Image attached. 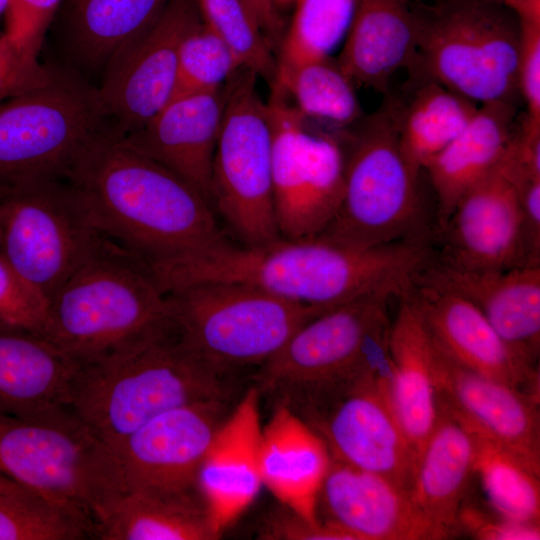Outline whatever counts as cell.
Here are the masks:
<instances>
[{"label":"cell","mask_w":540,"mask_h":540,"mask_svg":"<svg viewBox=\"0 0 540 540\" xmlns=\"http://www.w3.org/2000/svg\"><path fill=\"white\" fill-rule=\"evenodd\" d=\"M432 255L424 239L355 249L318 236L255 246H235L225 238L148 266L165 293L197 283H234L327 310L372 293L400 298Z\"/></svg>","instance_id":"cell-1"},{"label":"cell","mask_w":540,"mask_h":540,"mask_svg":"<svg viewBox=\"0 0 540 540\" xmlns=\"http://www.w3.org/2000/svg\"><path fill=\"white\" fill-rule=\"evenodd\" d=\"M64 179L97 232L148 265L225 239L192 185L112 127L88 141Z\"/></svg>","instance_id":"cell-2"},{"label":"cell","mask_w":540,"mask_h":540,"mask_svg":"<svg viewBox=\"0 0 540 540\" xmlns=\"http://www.w3.org/2000/svg\"><path fill=\"white\" fill-rule=\"evenodd\" d=\"M224 377L191 355L170 328L90 363L73 379L69 411L113 447L155 416L208 400L232 401Z\"/></svg>","instance_id":"cell-3"},{"label":"cell","mask_w":540,"mask_h":540,"mask_svg":"<svg viewBox=\"0 0 540 540\" xmlns=\"http://www.w3.org/2000/svg\"><path fill=\"white\" fill-rule=\"evenodd\" d=\"M170 327L148 265L103 237L50 301L42 335L81 366Z\"/></svg>","instance_id":"cell-4"},{"label":"cell","mask_w":540,"mask_h":540,"mask_svg":"<svg viewBox=\"0 0 540 540\" xmlns=\"http://www.w3.org/2000/svg\"><path fill=\"white\" fill-rule=\"evenodd\" d=\"M391 298L366 294L307 321L259 366L260 394L303 418L387 366Z\"/></svg>","instance_id":"cell-5"},{"label":"cell","mask_w":540,"mask_h":540,"mask_svg":"<svg viewBox=\"0 0 540 540\" xmlns=\"http://www.w3.org/2000/svg\"><path fill=\"white\" fill-rule=\"evenodd\" d=\"M0 471L96 539L128 491L119 459L69 409L20 419L0 415Z\"/></svg>","instance_id":"cell-6"},{"label":"cell","mask_w":540,"mask_h":540,"mask_svg":"<svg viewBox=\"0 0 540 540\" xmlns=\"http://www.w3.org/2000/svg\"><path fill=\"white\" fill-rule=\"evenodd\" d=\"M417 55L410 75L431 78L477 105L515 103L520 24L490 0H409Z\"/></svg>","instance_id":"cell-7"},{"label":"cell","mask_w":540,"mask_h":540,"mask_svg":"<svg viewBox=\"0 0 540 540\" xmlns=\"http://www.w3.org/2000/svg\"><path fill=\"white\" fill-rule=\"evenodd\" d=\"M166 296L179 342L224 377L262 365L298 328L326 311L234 283L191 284Z\"/></svg>","instance_id":"cell-8"},{"label":"cell","mask_w":540,"mask_h":540,"mask_svg":"<svg viewBox=\"0 0 540 540\" xmlns=\"http://www.w3.org/2000/svg\"><path fill=\"white\" fill-rule=\"evenodd\" d=\"M418 175L401 151L393 105L386 96L364 123L345 162L341 205L318 237L355 249L427 238Z\"/></svg>","instance_id":"cell-9"},{"label":"cell","mask_w":540,"mask_h":540,"mask_svg":"<svg viewBox=\"0 0 540 540\" xmlns=\"http://www.w3.org/2000/svg\"><path fill=\"white\" fill-rule=\"evenodd\" d=\"M105 118L95 89L58 73L0 104V185L64 179Z\"/></svg>","instance_id":"cell-10"},{"label":"cell","mask_w":540,"mask_h":540,"mask_svg":"<svg viewBox=\"0 0 540 540\" xmlns=\"http://www.w3.org/2000/svg\"><path fill=\"white\" fill-rule=\"evenodd\" d=\"M102 239L65 179L11 186L4 198L0 256L48 306Z\"/></svg>","instance_id":"cell-11"},{"label":"cell","mask_w":540,"mask_h":540,"mask_svg":"<svg viewBox=\"0 0 540 540\" xmlns=\"http://www.w3.org/2000/svg\"><path fill=\"white\" fill-rule=\"evenodd\" d=\"M256 75L239 69L227 98L212 166V200L244 245L280 238L272 179V127Z\"/></svg>","instance_id":"cell-12"},{"label":"cell","mask_w":540,"mask_h":540,"mask_svg":"<svg viewBox=\"0 0 540 540\" xmlns=\"http://www.w3.org/2000/svg\"><path fill=\"white\" fill-rule=\"evenodd\" d=\"M272 127L274 208L280 236H319L342 202L345 161L338 141L308 130L287 96L272 89L267 103Z\"/></svg>","instance_id":"cell-13"},{"label":"cell","mask_w":540,"mask_h":540,"mask_svg":"<svg viewBox=\"0 0 540 540\" xmlns=\"http://www.w3.org/2000/svg\"><path fill=\"white\" fill-rule=\"evenodd\" d=\"M391 379L392 368L375 371L302 419L323 439L330 457L410 493L416 458L393 410Z\"/></svg>","instance_id":"cell-14"},{"label":"cell","mask_w":540,"mask_h":540,"mask_svg":"<svg viewBox=\"0 0 540 540\" xmlns=\"http://www.w3.org/2000/svg\"><path fill=\"white\" fill-rule=\"evenodd\" d=\"M201 20L196 0H169L153 26L108 66L96 91L115 131L125 136L139 129L169 103L181 43Z\"/></svg>","instance_id":"cell-15"},{"label":"cell","mask_w":540,"mask_h":540,"mask_svg":"<svg viewBox=\"0 0 540 540\" xmlns=\"http://www.w3.org/2000/svg\"><path fill=\"white\" fill-rule=\"evenodd\" d=\"M230 403L208 399L169 409L115 444L128 490L198 492L200 467Z\"/></svg>","instance_id":"cell-16"},{"label":"cell","mask_w":540,"mask_h":540,"mask_svg":"<svg viewBox=\"0 0 540 540\" xmlns=\"http://www.w3.org/2000/svg\"><path fill=\"white\" fill-rule=\"evenodd\" d=\"M431 342L436 400L479 438L540 475V397L460 365Z\"/></svg>","instance_id":"cell-17"},{"label":"cell","mask_w":540,"mask_h":540,"mask_svg":"<svg viewBox=\"0 0 540 540\" xmlns=\"http://www.w3.org/2000/svg\"><path fill=\"white\" fill-rule=\"evenodd\" d=\"M438 232L443 247L435 257L442 263L481 271L532 265L519 191L502 160L459 200Z\"/></svg>","instance_id":"cell-18"},{"label":"cell","mask_w":540,"mask_h":540,"mask_svg":"<svg viewBox=\"0 0 540 540\" xmlns=\"http://www.w3.org/2000/svg\"><path fill=\"white\" fill-rule=\"evenodd\" d=\"M437 346L460 365L540 396L539 370L523 362L482 313L454 291L419 276L405 294Z\"/></svg>","instance_id":"cell-19"},{"label":"cell","mask_w":540,"mask_h":540,"mask_svg":"<svg viewBox=\"0 0 540 540\" xmlns=\"http://www.w3.org/2000/svg\"><path fill=\"white\" fill-rule=\"evenodd\" d=\"M317 519L355 540H442L410 493L388 479L330 457L317 497Z\"/></svg>","instance_id":"cell-20"},{"label":"cell","mask_w":540,"mask_h":540,"mask_svg":"<svg viewBox=\"0 0 540 540\" xmlns=\"http://www.w3.org/2000/svg\"><path fill=\"white\" fill-rule=\"evenodd\" d=\"M419 276L471 302L514 353L539 370L540 265L481 271L454 267L434 257Z\"/></svg>","instance_id":"cell-21"},{"label":"cell","mask_w":540,"mask_h":540,"mask_svg":"<svg viewBox=\"0 0 540 540\" xmlns=\"http://www.w3.org/2000/svg\"><path fill=\"white\" fill-rule=\"evenodd\" d=\"M227 83V82H226ZM226 83L172 99L125 138L192 185L211 205L212 166L221 129Z\"/></svg>","instance_id":"cell-22"},{"label":"cell","mask_w":540,"mask_h":540,"mask_svg":"<svg viewBox=\"0 0 540 540\" xmlns=\"http://www.w3.org/2000/svg\"><path fill=\"white\" fill-rule=\"evenodd\" d=\"M258 388L251 386L217 430L198 475V488L218 535L254 501L262 485Z\"/></svg>","instance_id":"cell-23"},{"label":"cell","mask_w":540,"mask_h":540,"mask_svg":"<svg viewBox=\"0 0 540 540\" xmlns=\"http://www.w3.org/2000/svg\"><path fill=\"white\" fill-rule=\"evenodd\" d=\"M79 367L42 334L0 322V415L31 419L68 409Z\"/></svg>","instance_id":"cell-24"},{"label":"cell","mask_w":540,"mask_h":540,"mask_svg":"<svg viewBox=\"0 0 540 540\" xmlns=\"http://www.w3.org/2000/svg\"><path fill=\"white\" fill-rule=\"evenodd\" d=\"M478 452L477 435L437 401L436 423L419 457L410 497L444 539L459 536Z\"/></svg>","instance_id":"cell-25"},{"label":"cell","mask_w":540,"mask_h":540,"mask_svg":"<svg viewBox=\"0 0 540 540\" xmlns=\"http://www.w3.org/2000/svg\"><path fill=\"white\" fill-rule=\"evenodd\" d=\"M417 46L409 0H358L339 67L356 86L387 95L399 71H412Z\"/></svg>","instance_id":"cell-26"},{"label":"cell","mask_w":540,"mask_h":540,"mask_svg":"<svg viewBox=\"0 0 540 540\" xmlns=\"http://www.w3.org/2000/svg\"><path fill=\"white\" fill-rule=\"evenodd\" d=\"M262 484L280 504L318 522L317 497L330 463L323 439L291 409L277 405L262 428Z\"/></svg>","instance_id":"cell-27"},{"label":"cell","mask_w":540,"mask_h":540,"mask_svg":"<svg viewBox=\"0 0 540 540\" xmlns=\"http://www.w3.org/2000/svg\"><path fill=\"white\" fill-rule=\"evenodd\" d=\"M512 102L479 105L467 126L426 165L436 196L438 230L459 200L502 160L516 123Z\"/></svg>","instance_id":"cell-28"},{"label":"cell","mask_w":540,"mask_h":540,"mask_svg":"<svg viewBox=\"0 0 540 540\" xmlns=\"http://www.w3.org/2000/svg\"><path fill=\"white\" fill-rule=\"evenodd\" d=\"M399 299L388 338L392 365L390 394L393 410L417 466L437 419L431 371L432 342L416 306L406 295Z\"/></svg>","instance_id":"cell-29"},{"label":"cell","mask_w":540,"mask_h":540,"mask_svg":"<svg viewBox=\"0 0 540 540\" xmlns=\"http://www.w3.org/2000/svg\"><path fill=\"white\" fill-rule=\"evenodd\" d=\"M388 96V95H387ZM401 151L419 172L467 126L479 105L441 83L411 75L409 95L388 96Z\"/></svg>","instance_id":"cell-30"},{"label":"cell","mask_w":540,"mask_h":540,"mask_svg":"<svg viewBox=\"0 0 540 540\" xmlns=\"http://www.w3.org/2000/svg\"><path fill=\"white\" fill-rule=\"evenodd\" d=\"M201 493L128 490L98 528L101 540H214Z\"/></svg>","instance_id":"cell-31"},{"label":"cell","mask_w":540,"mask_h":540,"mask_svg":"<svg viewBox=\"0 0 540 540\" xmlns=\"http://www.w3.org/2000/svg\"><path fill=\"white\" fill-rule=\"evenodd\" d=\"M168 1L72 0L68 21L74 55L92 68L107 69L153 26Z\"/></svg>","instance_id":"cell-32"},{"label":"cell","mask_w":540,"mask_h":540,"mask_svg":"<svg viewBox=\"0 0 540 540\" xmlns=\"http://www.w3.org/2000/svg\"><path fill=\"white\" fill-rule=\"evenodd\" d=\"M272 87L291 97L305 120L343 128L362 115L355 85L330 56L297 66L275 78Z\"/></svg>","instance_id":"cell-33"},{"label":"cell","mask_w":540,"mask_h":540,"mask_svg":"<svg viewBox=\"0 0 540 540\" xmlns=\"http://www.w3.org/2000/svg\"><path fill=\"white\" fill-rule=\"evenodd\" d=\"M357 1L297 0L294 17L281 43L275 78L304 63L329 57L346 36Z\"/></svg>","instance_id":"cell-34"},{"label":"cell","mask_w":540,"mask_h":540,"mask_svg":"<svg viewBox=\"0 0 540 540\" xmlns=\"http://www.w3.org/2000/svg\"><path fill=\"white\" fill-rule=\"evenodd\" d=\"M478 440L476 474L492 510L510 520L540 524V475L487 441Z\"/></svg>","instance_id":"cell-35"},{"label":"cell","mask_w":540,"mask_h":540,"mask_svg":"<svg viewBox=\"0 0 540 540\" xmlns=\"http://www.w3.org/2000/svg\"><path fill=\"white\" fill-rule=\"evenodd\" d=\"M203 22L230 49L241 68L273 83L271 45L241 0H196Z\"/></svg>","instance_id":"cell-36"},{"label":"cell","mask_w":540,"mask_h":540,"mask_svg":"<svg viewBox=\"0 0 540 540\" xmlns=\"http://www.w3.org/2000/svg\"><path fill=\"white\" fill-rule=\"evenodd\" d=\"M239 69L230 49L201 20L181 43L171 100L221 88Z\"/></svg>","instance_id":"cell-37"},{"label":"cell","mask_w":540,"mask_h":540,"mask_svg":"<svg viewBox=\"0 0 540 540\" xmlns=\"http://www.w3.org/2000/svg\"><path fill=\"white\" fill-rule=\"evenodd\" d=\"M87 538L76 522L23 486L0 491V540Z\"/></svg>","instance_id":"cell-38"},{"label":"cell","mask_w":540,"mask_h":540,"mask_svg":"<svg viewBox=\"0 0 540 540\" xmlns=\"http://www.w3.org/2000/svg\"><path fill=\"white\" fill-rule=\"evenodd\" d=\"M48 303L0 256V322L42 334Z\"/></svg>","instance_id":"cell-39"},{"label":"cell","mask_w":540,"mask_h":540,"mask_svg":"<svg viewBox=\"0 0 540 540\" xmlns=\"http://www.w3.org/2000/svg\"><path fill=\"white\" fill-rule=\"evenodd\" d=\"M62 0H9L4 33L25 54L38 58L44 35Z\"/></svg>","instance_id":"cell-40"},{"label":"cell","mask_w":540,"mask_h":540,"mask_svg":"<svg viewBox=\"0 0 540 540\" xmlns=\"http://www.w3.org/2000/svg\"><path fill=\"white\" fill-rule=\"evenodd\" d=\"M53 73L0 33V104L45 84Z\"/></svg>","instance_id":"cell-41"},{"label":"cell","mask_w":540,"mask_h":540,"mask_svg":"<svg viewBox=\"0 0 540 540\" xmlns=\"http://www.w3.org/2000/svg\"><path fill=\"white\" fill-rule=\"evenodd\" d=\"M257 536L266 540H355L331 524L310 522L282 504L262 516Z\"/></svg>","instance_id":"cell-42"},{"label":"cell","mask_w":540,"mask_h":540,"mask_svg":"<svg viewBox=\"0 0 540 540\" xmlns=\"http://www.w3.org/2000/svg\"><path fill=\"white\" fill-rule=\"evenodd\" d=\"M487 513L468 500L459 515V535L467 534L480 540H539L540 524L507 519Z\"/></svg>","instance_id":"cell-43"},{"label":"cell","mask_w":540,"mask_h":540,"mask_svg":"<svg viewBox=\"0 0 540 540\" xmlns=\"http://www.w3.org/2000/svg\"><path fill=\"white\" fill-rule=\"evenodd\" d=\"M518 90L526 115L540 121V22H519Z\"/></svg>","instance_id":"cell-44"},{"label":"cell","mask_w":540,"mask_h":540,"mask_svg":"<svg viewBox=\"0 0 540 540\" xmlns=\"http://www.w3.org/2000/svg\"><path fill=\"white\" fill-rule=\"evenodd\" d=\"M276 0H241L268 42L276 41L282 31V20L277 11Z\"/></svg>","instance_id":"cell-45"},{"label":"cell","mask_w":540,"mask_h":540,"mask_svg":"<svg viewBox=\"0 0 540 540\" xmlns=\"http://www.w3.org/2000/svg\"><path fill=\"white\" fill-rule=\"evenodd\" d=\"M511 10L519 22H540V0H490Z\"/></svg>","instance_id":"cell-46"},{"label":"cell","mask_w":540,"mask_h":540,"mask_svg":"<svg viewBox=\"0 0 540 540\" xmlns=\"http://www.w3.org/2000/svg\"><path fill=\"white\" fill-rule=\"evenodd\" d=\"M18 486H20V484L0 471V491L10 490Z\"/></svg>","instance_id":"cell-47"},{"label":"cell","mask_w":540,"mask_h":540,"mask_svg":"<svg viewBox=\"0 0 540 540\" xmlns=\"http://www.w3.org/2000/svg\"><path fill=\"white\" fill-rule=\"evenodd\" d=\"M10 187L11 186L0 185V219H1L3 201Z\"/></svg>","instance_id":"cell-48"},{"label":"cell","mask_w":540,"mask_h":540,"mask_svg":"<svg viewBox=\"0 0 540 540\" xmlns=\"http://www.w3.org/2000/svg\"><path fill=\"white\" fill-rule=\"evenodd\" d=\"M9 0H0V21L5 16Z\"/></svg>","instance_id":"cell-49"},{"label":"cell","mask_w":540,"mask_h":540,"mask_svg":"<svg viewBox=\"0 0 540 540\" xmlns=\"http://www.w3.org/2000/svg\"><path fill=\"white\" fill-rule=\"evenodd\" d=\"M284 1H286V0H284Z\"/></svg>","instance_id":"cell-50"}]
</instances>
